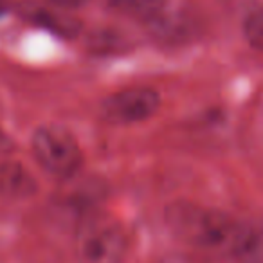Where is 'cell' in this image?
Wrapping results in <instances>:
<instances>
[{
	"instance_id": "cell-3",
	"label": "cell",
	"mask_w": 263,
	"mask_h": 263,
	"mask_svg": "<svg viewBox=\"0 0 263 263\" xmlns=\"http://www.w3.org/2000/svg\"><path fill=\"white\" fill-rule=\"evenodd\" d=\"M31 152L36 164L56 179H72L83 164L80 143L67 128L58 124L36 128L31 139Z\"/></svg>"
},
{
	"instance_id": "cell-1",
	"label": "cell",
	"mask_w": 263,
	"mask_h": 263,
	"mask_svg": "<svg viewBox=\"0 0 263 263\" xmlns=\"http://www.w3.org/2000/svg\"><path fill=\"white\" fill-rule=\"evenodd\" d=\"M164 222L170 233L190 247L209 252L229 251L238 220L215 208L197 202H173L166 208Z\"/></svg>"
},
{
	"instance_id": "cell-7",
	"label": "cell",
	"mask_w": 263,
	"mask_h": 263,
	"mask_svg": "<svg viewBox=\"0 0 263 263\" xmlns=\"http://www.w3.org/2000/svg\"><path fill=\"white\" fill-rule=\"evenodd\" d=\"M166 2L168 0H106V4L114 11L130 16V18L146 20V22L164 13Z\"/></svg>"
},
{
	"instance_id": "cell-8",
	"label": "cell",
	"mask_w": 263,
	"mask_h": 263,
	"mask_svg": "<svg viewBox=\"0 0 263 263\" xmlns=\"http://www.w3.org/2000/svg\"><path fill=\"white\" fill-rule=\"evenodd\" d=\"M243 36L258 51H263V8L251 11L243 20Z\"/></svg>"
},
{
	"instance_id": "cell-2",
	"label": "cell",
	"mask_w": 263,
	"mask_h": 263,
	"mask_svg": "<svg viewBox=\"0 0 263 263\" xmlns=\"http://www.w3.org/2000/svg\"><path fill=\"white\" fill-rule=\"evenodd\" d=\"M126 251V233L112 216L92 213L78 226L74 241L78 263H123Z\"/></svg>"
},
{
	"instance_id": "cell-9",
	"label": "cell",
	"mask_w": 263,
	"mask_h": 263,
	"mask_svg": "<svg viewBox=\"0 0 263 263\" xmlns=\"http://www.w3.org/2000/svg\"><path fill=\"white\" fill-rule=\"evenodd\" d=\"M51 2L62 9H78V8H83L88 0H51Z\"/></svg>"
},
{
	"instance_id": "cell-10",
	"label": "cell",
	"mask_w": 263,
	"mask_h": 263,
	"mask_svg": "<svg viewBox=\"0 0 263 263\" xmlns=\"http://www.w3.org/2000/svg\"><path fill=\"white\" fill-rule=\"evenodd\" d=\"M13 150V141L9 139V136L4 130H0V157H6L8 154H11Z\"/></svg>"
},
{
	"instance_id": "cell-6",
	"label": "cell",
	"mask_w": 263,
	"mask_h": 263,
	"mask_svg": "<svg viewBox=\"0 0 263 263\" xmlns=\"http://www.w3.org/2000/svg\"><path fill=\"white\" fill-rule=\"evenodd\" d=\"M36 179L29 170L16 161H4L0 164V193L13 200L29 198L36 193Z\"/></svg>"
},
{
	"instance_id": "cell-4",
	"label": "cell",
	"mask_w": 263,
	"mask_h": 263,
	"mask_svg": "<svg viewBox=\"0 0 263 263\" xmlns=\"http://www.w3.org/2000/svg\"><path fill=\"white\" fill-rule=\"evenodd\" d=\"M161 94L150 87H134L106 96L99 105L101 117L110 124H136L148 121L161 108Z\"/></svg>"
},
{
	"instance_id": "cell-5",
	"label": "cell",
	"mask_w": 263,
	"mask_h": 263,
	"mask_svg": "<svg viewBox=\"0 0 263 263\" xmlns=\"http://www.w3.org/2000/svg\"><path fill=\"white\" fill-rule=\"evenodd\" d=\"M227 254L236 263H263V220L238 222Z\"/></svg>"
}]
</instances>
